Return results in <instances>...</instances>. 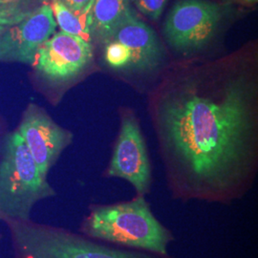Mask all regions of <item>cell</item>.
Wrapping results in <instances>:
<instances>
[{
  "instance_id": "9c48e42d",
  "label": "cell",
  "mask_w": 258,
  "mask_h": 258,
  "mask_svg": "<svg viewBox=\"0 0 258 258\" xmlns=\"http://www.w3.org/2000/svg\"><path fill=\"white\" fill-rule=\"evenodd\" d=\"M51 5L44 3L0 35V60L33 63L38 48L56 28Z\"/></svg>"
},
{
  "instance_id": "ba28073f",
  "label": "cell",
  "mask_w": 258,
  "mask_h": 258,
  "mask_svg": "<svg viewBox=\"0 0 258 258\" xmlns=\"http://www.w3.org/2000/svg\"><path fill=\"white\" fill-rule=\"evenodd\" d=\"M18 132L40 173L46 178L73 138L71 132L56 124L45 111L35 104H31L25 111Z\"/></svg>"
},
{
  "instance_id": "30bf717a",
  "label": "cell",
  "mask_w": 258,
  "mask_h": 258,
  "mask_svg": "<svg viewBox=\"0 0 258 258\" xmlns=\"http://www.w3.org/2000/svg\"><path fill=\"white\" fill-rule=\"evenodd\" d=\"M106 40L118 41L128 50L132 70L150 71L163 61L164 49L156 33L134 12L119 22L102 43Z\"/></svg>"
},
{
  "instance_id": "7c38bea8",
  "label": "cell",
  "mask_w": 258,
  "mask_h": 258,
  "mask_svg": "<svg viewBox=\"0 0 258 258\" xmlns=\"http://www.w3.org/2000/svg\"><path fill=\"white\" fill-rule=\"evenodd\" d=\"M50 5L56 25L62 32L90 42L91 35L88 27V14L92 3L87 9L80 14L69 9L60 0H52Z\"/></svg>"
},
{
  "instance_id": "52a82bcc",
  "label": "cell",
  "mask_w": 258,
  "mask_h": 258,
  "mask_svg": "<svg viewBox=\"0 0 258 258\" xmlns=\"http://www.w3.org/2000/svg\"><path fill=\"white\" fill-rule=\"evenodd\" d=\"M90 42L60 31L38 48L32 64L52 82H66L83 72L92 60Z\"/></svg>"
},
{
  "instance_id": "5bb4252c",
  "label": "cell",
  "mask_w": 258,
  "mask_h": 258,
  "mask_svg": "<svg viewBox=\"0 0 258 258\" xmlns=\"http://www.w3.org/2000/svg\"><path fill=\"white\" fill-rule=\"evenodd\" d=\"M104 58L106 63L114 69H131V55L124 46L114 40L103 42Z\"/></svg>"
},
{
  "instance_id": "8992f818",
  "label": "cell",
  "mask_w": 258,
  "mask_h": 258,
  "mask_svg": "<svg viewBox=\"0 0 258 258\" xmlns=\"http://www.w3.org/2000/svg\"><path fill=\"white\" fill-rule=\"evenodd\" d=\"M107 175L127 181L138 195L145 196L149 192L151 166L138 120L133 114H125L121 119Z\"/></svg>"
},
{
  "instance_id": "7a4b0ae2",
  "label": "cell",
  "mask_w": 258,
  "mask_h": 258,
  "mask_svg": "<svg viewBox=\"0 0 258 258\" xmlns=\"http://www.w3.org/2000/svg\"><path fill=\"white\" fill-rule=\"evenodd\" d=\"M86 235L129 248L167 254L173 237L151 212L143 195L128 202L98 206L83 221Z\"/></svg>"
},
{
  "instance_id": "4fadbf2b",
  "label": "cell",
  "mask_w": 258,
  "mask_h": 258,
  "mask_svg": "<svg viewBox=\"0 0 258 258\" xmlns=\"http://www.w3.org/2000/svg\"><path fill=\"white\" fill-rule=\"evenodd\" d=\"M28 0H0V35L33 12Z\"/></svg>"
},
{
  "instance_id": "3957f363",
  "label": "cell",
  "mask_w": 258,
  "mask_h": 258,
  "mask_svg": "<svg viewBox=\"0 0 258 258\" xmlns=\"http://www.w3.org/2000/svg\"><path fill=\"white\" fill-rule=\"evenodd\" d=\"M55 195L18 130L10 134L0 156V220L30 221L36 204Z\"/></svg>"
},
{
  "instance_id": "5b68a950",
  "label": "cell",
  "mask_w": 258,
  "mask_h": 258,
  "mask_svg": "<svg viewBox=\"0 0 258 258\" xmlns=\"http://www.w3.org/2000/svg\"><path fill=\"white\" fill-rule=\"evenodd\" d=\"M223 19L221 7L208 0H179L164 24L167 43L176 52L194 54L208 46Z\"/></svg>"
},
{
  "instance_id": "277c9868",
  "label": "cell",
  "mask_w": 258,
  "mask_h": 258,
  "mask_svg": "<svg viewBox=\"0 0 258 258\" xmlns=\"http://www.w3.org/2000/svg\"><path fill=\"white\" fill-rule=\"evenodd\" d=\"M16 258H152L110 249L62 229L34 222H7Z\"/></svg>"
},
{
  "instance_id": "8fae6325",
  "label": "cell",
  "mask_w": 258,
  "mask_h": 258,
  "mask_svg": "<svg viewBox=\"0 0 258 258\" xmlns=\"http://www.w3.org/2000/svg\"><path fill=\"white\" fill-rule=\"evenodd\" d=\"M131 0H93L88 14V27L91 37L101 42L114 27L129 14Z\"/></svg>"
},
{
  "instance_id": "2e32d148",
  "label": "cell",
  "mask_w": 258,
  "mask_h": 258,
  "mask_svg": "<svg viewBox=\"0 0 258 258\" xmlns=\"http://www.w3.org/2000/svg\"><path fill=\"white\" fill-rule=\"evenodd\" d=\"M60 1L63 2L69 9L72 10L73 12L78 14L87 9L93 2V0H60Z\"/></svg>"
},
{
  "instance_id": "6da1fadb",
  "label": "cell",
  "mask_w": 258,
  "mask_h": 258,
  "mask_svg": "<svg viewBox=\"0 0 258 258\" xmlns=\"http://www.w3.org/2000/svg\"><path fill=\"white\" fill-rule=\"evenodd\" d=\"M258 82L247 58L224 57L172 75L154 102L157 134L180 197H238L257 161Z\"/></svg>"
},
{
  "instance_id": "9a60e30c",
  "label": "cell",
  "mask_w": 258,
  "mask_h": 258,
  "mask_svg": "<svg viewBox=\"0 0 258 258\" xmlns=\"http://www.w3.org/2000/svg\"><path fill=\"white\" fill-rule=\"evenodd\" d=\"M168 0H131L136 8L146 17L157 20L161 17Z\"/></svg>"
},
{
  "instance_id": "e0dca14e",
  "label": "cell",
  "mask_w": 258,
  "mask_h": 258,
  "mask_svg": "<svg viewBox=\"0 0 258 258\" xmlns=\"http://www.w3.org/2000/svg\"><path fill=\"white\" fill-rule=\"evenodd\" d=\"M243 2H246V3H254V2H257V0H241Z\"/></svg>"
}]
</instances>
